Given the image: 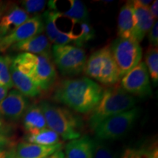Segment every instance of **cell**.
Returning a JSON list of instances; mask_svg holds the SVG:
<instances>
[{
    "label": "cell",
    "mask_w": 158,
    "mask_h": 158,
    "mask_svg": "<svg viewBox=\"0 0 158 158\" xmlns=\"http://www.w3.org/2000/svg\"><path fill=\"white\" fill-rule=\"evenodd\" d=\"M103 89L94 81L82 77L59 83L53 98L78 113H89L101 99Z\"/></svg>",
    "instance_id": "1"
},
{
    "label": "cell",
    "mask_w": 158,
    "mask_h": 158,
    "mask_svg": "<svg viewBox=\"0 0 158 158\" xmlns=\"http://www.w3.org/2000/svg\"><path fill=\"white\" fill-rule=\"evenodd\" d=\"M137 99L121 86H112L103 90L101 99L89 115V126L94 130L99 124L110 116L135 107Z\"/></svg>",
    "instance_id": "2"
},
{
    "label": "cell",
    "mask_w": 158,
    "mask_h": 158,
    "mask_svg": "<svg viewBox=\"0 0 158 158\" xmlns=\"http://www.w3.org/2000/svg\"><path fill=\"white\" fill-rule=\"evenodd\" d=\"M39 106L44 114L47 127L66 141H72L81 137L83 127L81 118L68 108L56 106L43 100Z\"/></svg>",
    "instance_id": "3"
},
{
    "label": "cell",
    "mask_w": 158,
    "mask_h": 158,
    "mask_svg": "<svg viewBox=\"0 0 158 158\" xmlns=\"http://www.w3.org/2000/svg\"><path fill=\"white\" fill-rule=\"evenodd\" d=\"M13 62L21 72L29 77L40 90L47 91L54 86L57 73L51 57L21 53Z\"/></svg>",
    "instance_id": "4"
},
{
    "label": "cell",
    "mask_w": 158,
    "mask_h": 158,
    "mask_svg": "<svg viewBox=\"0 0 158 158\" xmlns=\"http://www.w3.org/2000/svg\"><path fill=\"white\" fill-rule=\"evenodd\" d=\"M84 72L90 78L106 85L115 84L121 78L109 45L94 51L91 55L86 60Z\"/></svg>",
    "instance_id": "5"
},
{
    "label": "cell",
    "mask_w": 158,
    "mask_h": 158,
    "mask_svg": "<svg viewBox=\"0 0 158 158\" xmlns=\"http://www.w3.org/2000/svg\"><path fill=\"white\" fill-rule=\"evenodd\" d=\"M138 116L139 109L134 107L106 118L94 130L96 139L101 141L121 139L132 129Z\"/></svg>",
    "instance_id": "6"
},
{
    "label": "cell",
    "mask_w": 158,
    "mask_h": 158,
    "mask_svg": "<svg viewBox=\"0 0 158 158\" xmlns=\"http://www.w3.org/2000/svg\"><path fill=\"white\" fill-rule=\"evenodd\" d=\"M109 48L121 78L141 62L142 48L133 37H118Z\"/></svg>",
    "instance_id": "7"
},
{
    "label": "cell",
    "mask_w": 158,
    "mask_h": 158,
    "mask_svg": "<svg viewBox=\"0 0 158 158\" xmlns=\"http://www.w3.org/2000/svg\"><path fill=\"white\" fill-rule=\"evenodd\" d=\"M52 56L57 68L64 76H75L84 72L86 55L84 49L72 45H54Z\"/></svg>",
    "instance_id": "8"
},
{
    "label": "cell",
    "mask_w": 158,
    "mask_h": 158,
    "mask_svg": "<svg viewBox=\"0 0 158 158\" xmlns=\"http://www.w3.org/2000/svg\"><path fill=\"white\" fill-rule=\"evenodd\" d=\"M121 87L134 97H146L152 94L149 75L145 63L141 62L122 78Z\"/></svg>",
    "instance_id": "9"
},
{
    "label": "cell",
    "mask_w": 158,
    "mask_h": 158,
    "mask_svg": "<svg viewBox=\"0 0 158 158\" xmlns=\"http://www.w3.org/2000/svg\"><path fill=\"white\" fill-rule=\"evenodd\" d=\"M43 30L44 23L41 15L29 18L15 31L0 39V53L7 51L15 43L42 34Z\"/></svg>",
    "instance_id": "10"
},
{
    "label": "cell",
    "mask_w": 158,
    "mask_h": 158,
    "mask_svg": "<svg viewBox=\"0 0 158 158\" xmlns=\"http://www.w3.org/2000/svg\"><path fill=\"white\" fill-rule=\"evenodd\" d=\"M28 107L27 98L16 89H12L0 101V116L10 122L18 121L23 117Z\"/></svg>",
    "instance_id": "11"
},
{
    "label": "cell",
    "mask_w": 158,
    "mask_h": 158,
    "mask_svg": "<svg viewBox=\"0 0 158 158\" xmlns=\"http://www.w3.org/2000/svg\"><path fill=\"white\" fill-rule=\"evenodd\" d=\"M62 14L57 10L45 11L43 13V21L44 23V29L46 31V37L49 41L54 45H69V43H76L78 38V35L75 34L73 31L64 32L60 31L56 24V20Z\"/></svg>",
    "instance_id": "12"
},
{
    "label": "cell",
    "mask_w": 158,
    "mask_h": 158,
    "mask_svg": "<svg viewBox=\"0 0 158 158\" xmlns=\"http://www.w3.org/2000/svg\"><path fill=\"white\" fill-rule=\"evenodd\" d=\"M10 49L14 51H22V53L46 56L51 58L52 55L51 42L44 34L36 35L15 43L12 45Z\"/></svg>",
    "instance_id": "13"
},
{
    "label": "cell",
    "mask_w": 158,
    "mask_h": 158,
    "mask_svg": "<svg viewBox=\"0 0 158 158\" xmlns=\"http://www.w3.org/2000/svg\"><path fill=\"white\" fill-rule=\"evenodd\" d=\"M29 19V15L18 5L7 7L0 21V39L10 34Z\"/></svg>",
    "instance_id": "14"
},
{
    "label": "cell",
    "mask_w": 158,
    "mask_h": 158,
    "mask_svg": "<svg viewBox=\"0 0 158 158\" xmlns=\"http://www.w3.org/2000/svg\"><path fill=\"white\" fill-rule=\"evenodd\" d=\"M12 83L15 89L26 98H35L40 94L41 90L31 79L23 73L12 62L10 66Z\"/></svg>",
    "instance_id": "15"
},
{
    "label": "cell",
    "mask_w": 158,
    "mask_h": 158,
    "mask_svg": "<svg viewBox=\"0 0 158 158\" xmlns=\"http://www.w3.org/2000/svg\"><path fill=\"white\" fill-rule=\"evenodd\" d=\"M65 158H94V141L83 135L70 141L64 148Z\"/></svg>",
    "instance_id": "16"
},
{
    "label": "cell",
    "mask_w": 158,
    "mask_h": 158,
    "mask_svg": "<svg viewBox=\"0 0 158 158\" xmlns=\"http://www.w3.org/2000/svg\"><path fill=\"white\" fill-rule=\"evenodd\" d=\"M62 142L54 146H41L21 142L15 147V158H45L62 149Z\"/></svg>",
    "instance_id": "17"
},
{
    "label": "cell",
    "mask_w": 158,
    "mask_h": 158,
    "mask_svg": "<svg viewBox=\"0 0 158 158\" xmlns=\"http://www.w3.org/2000/svg\"><path fill=\"white\" fill-rule=\"evenodd\" d=\"M133 7L135 23L132 37L140 43L149 32L155 20L150 13L149 7H140L134 5Z\"/></svg>",
    "instance_id": "18"
},
{
    "label": "cell",
    "mask_w": 158,
    "mask_h": 158,
    "mask_svg": "<svg viewBox=\"0 0 158 158\" xmlns=\"http://www.w3.org/2000/svg\"><path fill=\"white\" fill-rule=\"evenodd\" d=\"M23 125L28 134H35L47 128L44 114L39 105L29 106L23 116Z\"/></svg>",
    "instance_id": "19"
},
{
    "label": "cell",
    "mask_w": 158,
    "mask_h": 158,
    "mask_svg": "<svg viewBox=\"0 0 158 158\" xmlns=\"http://www.w3.org/2000/svg\"><path fill=\"white\" fill-rule=\"evenodd\" d=\"M135 23L133 2H127L120 9L118 16V36L121 38H130Z\"/></svg>",
    "instance_id": "20"
},
{
    "label": "cell",
    "mask_w": 158,
    "mask_h": 158,
    "mask_svg": "<svg viewBox=\"0 0 158 158\" xmlns=\"http://www.w3.org/2000/svg\"><path fill=\"white\" fill-rule=\"evenodd\" d=\"M26 140L28 143L41 146H54L62 143L58 134L48 127L35 134H28Z\"/></svg>",
    "instance_id": "21"
},
{
    "label": "cell",
    "mask_w": 158,
    "mask_h": 158,
    "mask_svg": "<svg viewBox=\"0 0 158 158\" xmlns=\"http://www.w3.org/2000/svg\"><path fill=\"white\" fill-rule=\"evenodd\" d=\"M70 7L62 15L72 19L75 22H88L89 13L86 7L78 0H70Z\"/></svg>",
    "instance_id": "22"
},
{
    "label": "cell",
    "mask_w": 158,
    "mask_h": 158,
    "mask_svg": "<svg viewBox=\"0 0 158 158\" xmlns=\"http://www.w3.org/2000/svg\"><path fill=\"white\" fill-rule=\"evenodd\" d=\"M145 64L152 83H158V50L157 47L150 46L145 54Z\"/></svg>",
    "instance_id": "23"
},
{
    "label": "cell",
    "mask_w": 158,
    "mask_h": 158,
    "mask_svg": "<svg viewBox=\"0 0 158 158\" xmlns=\"http://www.w3.org/2000/svg\"><path fill=\"white\" fill-rule=\"evenodd\" d=\"M11 62L10 57L0 56V85L6 86L9 89L13 87L10 72Z\"/></svg>",
    "instance_id": "24"
},
{
    "label": "cell",
    "mask_w": 158,
    "mask_h": 158,
    "mask_svg": "<svg viewBox=\"0 0 158 158\" xmlns=\"http://www.w3.org/2000/svg\"><path fill=\"white\" fill-rule=\"evenodd\" d=\"M94 158H120V157L104 141L96 139L94 141Z\"/></svg>",
    "instance_id": "25"
},
{
    "label": "cell",
    "mask_w": 158,
    "mask_h": 158,
    "mask_svg": "<svg viewBox=\"0 0 158 158\" xmlns=\"http://www.w3.org/2000/svg\"><path fill=\"white\" fill-rule=\"evenodd\" d=\"M80 33L78 34V38L75 43V46H82L84 43L91 40L94 37V31L93 28L89 24L88 22L80 23Z\"/></svg>",
    "instance_id": "26"
},
{
    "label": "cell",
    "mask_w": 158,
    "mask_h": 158,
    "mask_svg": "<svg viewBox=\"0 0 158 158\" xmlns=\"http://www.w3.org/2000/svg\"><path fill=\"white\" fill-rule=\"evenodd\" d=\"M46 2L43 0H24L21 1V7L27 14H37L43 10Z\"/></svg>",
    "instance_id": "27"
},
{
    "label": "cell",
    "mask_w": 158,
    "mask_h": 158,
    "mask_svg": "<svg viewBox=\"0 0 158 158\" xmlns=\"http://www.w3.org/2000/svg\"><path fill=\"white\" fill-rule=\"evenodd\" d=\"M147 149L128 148L124 151L120 158H147Z\"/></svg>",
    "instance_id": "28"
},
{
    "label": "cell",
    "mask_w": 158,
    "mask_h": 158,
    "mask_svg": "<svg viewBox=\"0 0 158 158\" xmlns=\"http://www.w3.org/2000/svg\"><path fill=\"white\" fill-rule=\"evenodd\" d=\"M13 124L0 116V135L10 137L13 133Z\"/></svg>",
    "instance_id": "29"
},
{
    "label": "cell",
    "mask_w": 158,
    "mask_h": 158,
    "mask_svg": "<svg viewBox=\"0 0 158 158\" xmlns=\"http://www.w3.org/2000/svg\"><path fill=\"white\" fill-rule=\"evenodd\" d=\"M149 41L151 44V46L157 47L158 45V22L157 21H155L154 24L149 31L148 35Z\"/></svg>",
    "instance_id": "30"
},
{
    "label": "cell",
    "mask_w": 158,
    "mask_h": 158,
    "mask_svg": "<svg viewBox=\"0 0 158 158\" xmlns=\"http://www.w3.org/2000/svg\"><path fill=\"white\" fill-rule=\"evenodd\" d=\"M15 147V142L10 137L0 135V150Z\"/></svg>",
    "instance_id": "31"
},
{
    "label": "cell",
    "mask_w": 158,
    "mask_h": 158,
    "mask_svg": "<svg viewBox=\"0 0 158 158\" xmlns=\"http://www.w3.org/2000/svg\"><path fill=\"white\" fill-rule=\"evenodd\" d=\"M0 158H15V147L0 150Z\"/></svg>",
    "instance_id": "32"
},
{
    "label": "cell",
    "mask_w": 158,
    "mask_h": 158,
    "mask_svg": "<svg viewBox=\"0 0 158 158\" xmlns=\"http://www.w3.org/2000/svg\"><path fill=\"white\" fill-rule=\"evenodd\" d=\"M147 158H158V149H157V144H155L147 149Z\"/></svg>",
    "instance_id": "33"
},
{
    "label": "cell",
    "mask_w": 158,
    "mask_h": 158,
    "mask_svg": "<svg viewBox=\"0 0 158 158\" xmlns=\"http://www.w3.org/2000/svg\"><path fill=\"white\" fill-rule=\"evenodd\" d=\"M149 11L151 15H152L154 19H157L158 17V1L156 0V1H154L151 7H150Z\"/></svg>",
    "instance_id": "34"
},
{
    "label": "cell",
    "mask_w": 158,
    "mask_h": 158,
    "mask_svg": "<svg viewBox=\"0 0 158 158\" xmlns=\"http://www.w3.org/2000/svg\"><path fill=\"white\" fill-rule=\"evenodd\" d=\"M132 2L134 5H138L143 7H149V8L152 1H150V0H135V1H132Z\"/></svg>",
    "instance_id": "35"
},
{
    "label": "cell",
    "mask_w": 158,
    "mask_h": 158,
    "mask_svg": "<svg viewBox=\"0 0 158 158\" xmlns=\"http://www.w3.org/2000/svg\"><path fill=\"white\" fill-rule=\"evenodd\" d=\"M45 158H65V156L64 152H63L62 149H60L55 152L51 154L50 155L47 156V157Z\"/></svg>",
    "instance_id": "36"
},
{
    "label": "cell",
    "mask_w": 158,
    "mask_h": 158,
    "mask_svg": "<svg viewBox=\"0 0 158 158\" xmlns=\"http://www.w3.org/2000/svg\"><path fill=\"white\" fill-rule=\"evenodd\" d=\"M8 92H9L8 88H7L6 86L0 85V101L2 100L3 99L5 98L6 95H7V93H8Z\"/></svg>",
    "instance_id": "37"
},
{
    "label": "cell",
    "mask_w": 158,
    "mask_h": 158,
    "mask_svg": "<svg viewBox=\"0 0 158 158\" xmlns=\"http://www.w3.org/2000/svg\"><path fill=\"white\" fill-rule=\"evenodd\" d=\"M7 7H8V4L4 2H0V21Z\"/></svg>",
    "instance_id": "38"
}]
</instances>
